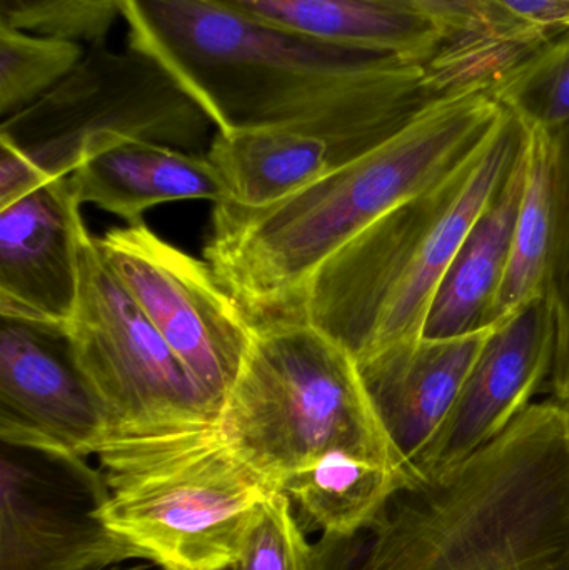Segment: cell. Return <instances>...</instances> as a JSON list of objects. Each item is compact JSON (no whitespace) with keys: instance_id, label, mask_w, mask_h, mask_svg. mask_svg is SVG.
I'll list each match as a JSON object with an SVG mask.
<instances>
[{"instance_id":"obj_27","label":"cell","mask_w":569,"mask_h":570,"mask_svg":"<svg viewBox=\"0 0 569 570\" xmlns=\"http://www.w3.org/2000/svg\"><path fill=\"white\" fill-rule=\"evenodd\" d=\"M109 570H146V566H134V568H120V566H116V568Z\"/></svg>"},{"instance_id":"obj_11","label":"cell","mask_w":569,"mask_h":570,"mask_svg":"<svg viewBox=\"0 0 569 570\" xmlns=\"http://www.w3.org/2000/svg\"><path fill=\"white\" fill-rule=\"evenodd\" d=\"M110 269L160 337L223 412L256 334V322L209 263L157 237L146 224L96 237Z\"/></svg>"},{"instance_id":"obj_28","label":"cell","mask_w":569,"mask_h":570,"mask_svg":"<svg viewBox=\"0 0 569 570\" xmlns=\"http://www.w3.org/2000/svg\"><path fill=\"white\" fill-rule=\"evenodd\" d=\"M558 401L563 402V404L569 407V391L563 395V397L558 399Z\"/></svg>"},{"instance_id":"obj_3","label":"cell","mask_w":569,"mask_h":570,"mask_svg":"<svg viewBox=\"0 0 569 570\" xmlns=\"http://www.w3.org/2000/svg\"><path fill=\"white\" fill-rule=\"evenodd\" d=\"M528 139L530 126L504 107L477 156L324 261L287 312L326 332L357 364L391 345L423 337L454 254L520 163Z\"/></svg>"},{"instance_id":"obj_10","label":"cell","mask_w":569,"mask_h":570,"mask_svg":"<svg viewBox=\"0 0 569 570\" xmlns=\"http://www.w3.org/2000/svg\"><path fill=\"white\" fill-rule=\"evenodd\" d=\"M110 489L82 455L0 438V570H109L139 552L104 518Z\"/></svg>"},{"instance_id":"obj_25","label":"cell","mask_w":569,"mask_h":570,"mask_svg":"<svg viewBox=\"0 0 569 570\" xmlns=\"http://www.w3.org/2000/svg\"><path fill=\"white\" fill-rule=\"evenodd\" d=\"M553 160L555 244L548 297L557 322V352L550 387L555 399L569 391V124L551 134Z\"/></svg>"},{"instance_id":"obj_2","label":"cell","mask_w":569,"mask_h":570,"mask_svg":"<svg viewBox=\"0 0 569 570\" xmlns=\"http://www.w3.org/2000/svg\"><path fill=\"white\" fill-rule=\"evenodd\" d=\"M336 570H569V407L531 404L457 468L401 489Z\"/></svg>"},{"instance_id":"obj_6","label":"cell","mask_w":569,"mask_h":570,"mask_svg":"<svg viewBox=\"0 0 569 570\" xmlns=\"http://www.w3.org/2000/svg\"><path fill=\"white\" fill-rule=\"evenodd\" d=\"M110 489L104 518L163 570H230L274 489L219 429L97 455Z\"/></svg>"},{"instance_id":"obj_7","label":"cell","mask_w":569,"mask_h":570,"mask_svg":"<svg viewBox=\"0 0 569 570\" xmlns=\"http://www.w3.org/2000/svg\"><path fill=\"white\" fill-rule=\"evenodd\" d=\"M213 120L153 57L126 43L86 47L76 69L0 126L40 183L67 177L89 157L146 140L200 154Z\"/></svg>"},{"instance_id":"obj_21","label":"cell","mask_w":569,"mask_h":570,"mask_svg":"<svg viewBox=\"0 0 569 570\" xmlns=\"http://www.w3.org/2000/svg\"><path fill=\"white\" fill-rule=\"evenodd\" d=\"M86 46L0 26V117L16 116L59 86Z\"/></svg>"},{"instance_id":"obj_18","label":"cell","mask_w":569,"mask_h":570,"mask_svg":"<svg viewBox=\"0 0 569 570\" xmlns=\"http://www.w3.org/2000/svg\"><path fill=\"white\" fill-rule=\"evenodd\" d=\"M527 153L528 146L454 254L431 305L424 337H457L491 327V312L510 264Z\"/></svg>"},{"instance_id":"obj_20","label":"cell","mask_w":569,"mask_h":570,"mask_svg":"<svg viewBox=\"0 0 569 570\" xmlns=\"http://www.w3.org/2000/svg\"><path fill=\"white\" fill-rule=\"evenodd\" d=\"M553 244L551 134L530 126L523 197L514 226L507 276L491 312V327L513 315L528 302L548 295Z\"/></svg>"},{"instance_id":"obj_22","label":"cell","mask_w":569,"mask_h":570,"mask_svg":"<svg viewBox=\"0 0 569 570\" xmlns=\"http://www.w3.org/2000/svg\"><path fill=\"white\" fill-rule=\"evenodd\" d=\"M501 106L518 117L557 132L569 124V32L555 37L508 70L493 86Z\"/></svg>"},{"instance_id":"obj_4","label":"cell","mask_w":569,"mask_h":570,"mask_svg":"<svg viewBox=\"0 0 569 570\" xmlns=\"http://www.w3.org/2000/svg\"><path fill=\"white\" fill-rule=\"evenodd\" d=\"M127 43L153 57L216 132L316 109L391 56L284 32L213 0H122Z\"/></svg>"},{"instance_id":"obj_5","label":"cell","mask_w":569,"mask_h":570,"mask_svg":"<svg viewBox=\"0 0 569 570\" xmlns=\"http://www.w3.org/2000/svg\"><path fill=\"white\" fill-rule=\"evenodd\" d=\"M219 434L274 489L334 451L411 478L374 411L356 358L296 312L256 322L249 354L220 412Z\"/></svg>"},{"instance_id":"obj_8","label":"cell","mask_w":569,"mask_h":570,"mask_svg":"<svg viewBox=\"0 0 569 570\" xmlns=\"http://www.w3.org/2000/svg\"><path fill=\"white\" fill-rule=\"evenodd\" d=\"M438 97L424 63L386 57L303 116L216 132L207 156L227 193L216 206L279 203L393 137Z\"/></svg>"},{"instance_id":"obj_12","label":"cell","mask_w":569,"mask_h":570,"mask_svg":"<svg viewBox=\"0 0 569 570\" xmlns=\"http://www.w3.org/2000/svg\"><path fill=\"white\" fill-rule=\"evenodd\" d=\"M0 438L87 458L109 441V419L73 354L67 327L0 315Z\"/></svg>"},{"instance_id":"obj_17","label":"cell","mask_w":569,"mask_h":570,"mask_svg":"<svg viewBox=\"0 0 569 570\" xmlns=\"http://www.w3.org/2000/svg\"><path fill=\"white\" fill-rule=\"evenodd\" d=\"M80 206L94 204L144 224L146 210L176 200H226V186L209 156L146 140H124L89 157L70 174Z\"/></svg>"},{"instance_id":"obj_14","label":"cell","mask_w":569,"mask_h":570,"mask_svg":"<svg viewBox=\"0 0 569 570\" xmlns=\"http://www.w3.org/2000/svg\"><path fill=\"white\" fill-rule=\"evenodd\" d=\"M84 227L70 176L0 209V315L69 325L79 301Z\"/></svg>"},{"instance_id":"obj_19","label":"cell","mask_w":569,"mask_h":570,"mask_svg":"<svg viewBox=\"0 0 569 570\" xmlns=\"http://www.w3.org/2000/svg\"><path fill=\"white\" fill-rule=\"evenodd\" d=\"M414 484L400 469L373 459L334 451L286 475L277 485L304 531L324 538L354 539L380 518L387 502Z\"/></svg>"},{"instance_id":"obj_23","label":"cell","mask_w":569,"mask_h":570,"mask_svg":"<svg viewBox=\"0 0 569 570\" xmlns=\"http://www.w3.org/2000/svg\"><path fill=\"white\" fill-rule=\"evenodd\" d=\"M306 534L290 499L283 492H273L230 570H331L330 541L323 538L313 546Z\"/></svg>"},{"instance_id":"obj_1","label":"cell","mask_w":569,"mask_h":570,"mask_svg":"<svg viewBox=\"0 0 569 570\" xmlns=\"http://www.w3.org/2000/svg\"><path fill=\"white\" fill-rule=\"evenodd\" d=\"M503 114L493 86L443 94L393 137L279 203L256 210L216 206L207 263L254 322L291 311L324 261L458 173Z\"/></svg>"},{"instance_id":"obj_13","label":"cell","mask_w":569,"mask_h":570,"mask_svg":"<svg viewBox=\"0 0 569 570\" xmlns=\"http://www.w3.org/2000/svg\"><path fill=\"white\" fill-rule=\"evenodd\" d=\"M555 352L557 322L548 295L494 325L421 465L420 481L457 468L523 414L550 379Z\"/></svg>"},{"instance_id":"obj_16","label":"cell","mask_w":569,"mask_h":570,"mask_svg":"<svg viewBox=\"0 0 569 570\" xmlns=\"http://www.w3.org/2000/svg\"><path fill=\"white\" fill-rule=\"evenodd\" d=\"M274 29L323 42L430 63L444 46L413 0H213Z\"/></svg>"},{"instance_id":"obj_15","label":"cell","mask_w":569,"mask_h":570,"mask_svg":"<svg viewBox=\"0 0 569 570\" xmlns=\"http://www.w3.org/2000/svg\"><path fill=\"white\" fill-rule=\"evenodd\" d=\"M491 328L400 342L361 362L374 411L414 482Z\"/></svg>"},{"instance_id":"obj_9","label":"cell","mask_w":569,"mask_h":570,"mask_svg":"<svg viewBox=\"0 0 569 570\" xmlns=\"http://www.w3.org/2000/svg\"><path fill=\"white\" fill-rule=\"evenodd\" d=\"M67 334L109 419L102 451L219 429L220 409L160 337L86 227L80 234L79 301Z\"/></svg>"},{"instance_id":"obj_24","label":"cell","mask_w":569,"mask_h":570,"mask_svg":"<svg viewBox=\"0 0 569 570\" xmlns=\"http://www.w3.org/2000/svg\"><path fill=\"white\" fill-rule=\"evenodd\" d=\"M122 0H0V26L86 47L106 43Z\"/></svg>"},{"instance_id":"obj_26","label":"cell","mask_w":569,"mask_h":570,"mask_svg":"<svg viewBox=\"0 0 569 570\" xmlns=\"http://www.w3.org/2000/svg\"><path fill=\"white\" fill-rule=\"evenodd\" d=\"M543 39L569 32V0H494Z\"/></svg>"}]
</instances>
